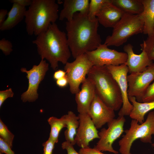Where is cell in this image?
Returning a JSON list of instances; mask_svg holds the SVG:
<instances>
[{
    "label": "cell",
    "instance_id": "obj_31",
    "mask_svg": "<svg viewBox=\"0 0 154 154\" xmlns=\"http://www.w3.org/2000/svg\"><path fill=\"white\" fill-rule=\"evenodd\" d=\"M14 93L11 88H10L5 90L0 91V107L1 108L4 101L9 98L13 96Z\"/></svg>",
    "mask_w": 154,
    "mask_h": 154
},
{
    "label": "cell",
    "instance_id": "obj_4",
    "mask_svg": "<svg viewBox=\"0 0 154 154\" xmlns=\"http://www.w3.org/2000/svg\"><path fill=\"white\" fill-rule=\"evenodd\" d=\"M94 84L96 94L115 111L122 106L121 94L117 83L106 66H94L87 75Z\"/></svg>",
    "mask_w": 154,
    "mask_h": 154
},
{
    "label": "cell",
    "instance_id": "obj_19",
    "mask_svg": "<svg viewBox=\"0 0 154 154\" xmlns=\"http://www.w3.org/2000/svg\"><path fill=\"white\" fill-rule=\"evenodd\" d=\"M26 11L25 7L15 3L7 14V17L2 24L0 25V30L4 31L10 30L18 25L25 17Z\"/></svg>",
    "mask_w": 154,
    "mask_h": 154
},
{
    "label": "cell",
    "instance_id": "obj_26",
    "mask_svg": "<svg viewBox=\"0 0 154 154\" xmlns=\"http://www.w3.org/2000/svg\"><path fill=\"white\" fill-rule=\"evenodd\" d=\"M109 0H91L90 1L88 15L90 19H94L96 17L98 12L103 5Z\"/></svg>",
    "mask_w": 154,
    "mask_h": 154
},
{
    "label": "cell",
    "instance_id": "obj_39",
    "mask_svg": "<svg viewBox=\"0 0 154 154\" xmlns=\"http://www.w3.org/2000/svg\"><path fill=\"white\" fill-rule=\"evenodd\" d=\"M151 145L154 148V142L151 144Z\"/></svg>",
    "mask_w": 154,
    "mask_h": 154
},
{
    "label": "cell",
    "instance_id": "obj_24",
    "mask_svg": "<svg viewBox=\"0 0 154 154\" xmlns=\"http://www.w3.org/2000/svg\"><path fill=\"white\" fill-rule=\"evenodd\" d=\"M50 126V131L49 138L53 140L56 143L58 142L59 133L64 128L66 127L64 115L60 118L52 116L47 120Z\"/></svg>",
    "mask_w": 154,
    "mask_h": 154
},
{
    "label": "cell",
    "instance_id": "obj_38",
    "mask_svg": "<svg viewBox=\"0 0 154 154\" xmlns=\"http://www.w3.org/2000/svg\"><path fill=\"white\" fill-rule=\"evenodd\" d=\"M8 11L7 9H1L0 10V25H1L5 20L6 15H7Z\"/></svg>",
    "mask_w": 154,
    "mask_h": 154
},
{
    "label": "cell",
    "instance_id": "obj_29",
    "mask_svg": "<svg viewBox=\"0 0 154 154\" xmlns=\"http://www.w3.org/2000/svg\"><path fill=\"white\" fill-rule=\"evenodd\" d=\"M154 101V82L146 90L142 99V102Z\"/></svg>",
    "mask_w": 154,
    "mask_h": 154
},
{
    "label": "cell",
    "instance_id": "obj_9",
    "mask_svg": "<svg viewBox=\"0 0 154 154\" xmlns=\"http://www.w3.org/2000/svg\"><path fill=\"white\" fill-rule=\"evenodd\" d=\"M86 54L94 66H118L125 63L127 59L126 53L109 48L104 43Z\"/></svg>",
    "mask_w": 154,
    "mask_h": 154
},
{
    "label": "cell",
    "instance_id": "obj_41",
    "mask_svg": "<svg viewBox=\"0 0 154 154\" xmlns=\"http://www.w3.org/2000/svg\"></svg>",
    "mask_w": 154,
    "mask_h": 154
},
{
    "label": "cell",
    "instance_id": "obj_16",
    "mask_svg": "<svg viewBox=\"0 0 154 154\" xmlns=\"http://www.w3.org/2000/svg\"><path fill=\"white\" fill-rule=\"evenodd\" d=\"M133 48V46L130 44L125 45L123 47L124 52L127 55L125 64L130 74L142 72L152 63L145 50H142L140 54H137L134 52Z\"/></svg>",
    "mask_w": 154,
    "mask_h": 154
},
{
    "label": "cell",
    "instance_id": "obj_25",
    "mask_svg": "<svg viewBox=\"0 0 154 154\" xmlns=\"http://www.w3.org/2000/svg\"><path fill=\"white\" fill-rule=\"evenodd\" d=\"M140 46L141 50L147 52L149 59L152 61H154V33L148 36Z\"/></svg>",
    "mask_w": 154,
    "mask_h": 154
},
{
    "label": "cell",
    "instance_id": "obj_28",
    "mask_svg": "<svg viewBox=\"0 0 154 154\" xmlns=\"http://www.w3.org/2000/svg\"><path fill=\"white\" fill-rule=\"evenodd\" d=\"M13 45L9 40L5 38L0 40V49L6 56L10 54L13 51Z\"/></svg>",
    "mask_w": 154,
    "mask_h": 154
},
{
    "label": "cell",
    "instance_id": "obj_13",
    "mask_svg": "<svg viewBox=\"0 0 154 154\" xmlns=\"http://www.w3.org/2000/svg\"><path fill=\"white\" fill-rule=\"evenodd\" d=\"M79 125L75 137L76 144L81 148L89 146L90 142L100 138L99 132L88 114H79Z\"/></svg>",
    "mask_w": 154,
    "mask_h": 154
},
{
    "label": "cell",
    "instance_id": "obj_6",
    "mask_svg": "<svg viewBox=\"0 0 154 154\" xmlns=\"http://www.w3.org/2000/svg\"><path fill=\"white\" fill-rule=\"evenodd\" d=\"M144 22L140 15L125 13L113 28L112 34L107 37L104 44L108 46H119L131 37L143 33Z\"/></svg>",
    "mask_w": 154,
    "mask_h": 154
},
{
    "label": "cell",
    "instance_id": "obj_23",
    "mask_svg": "<svg viewBox=\"0 0 154 154\" xmlns=\"http://www.w3.org/2000/svg\"><path fill=\"white\" fill-rule=\"evenodd\" d=\"M112 3L126 13L139 15L143 10L142 0H112Z\"/></svg>",
    "mask_w": 154,
    "mask_h": 154
},
{
    "label": "cell",
    "instance_id": "obj_37",
    "mask_svg": "<svg viewBox=\"0 0 154 154\" xmlns=\"http://www.w3.org/2000/svg\"><path fill=\"white\" fill-rule=\"evenodd\" d=\"M66 75V72L65 71L59 69L54 72L53 78L54 80H56L65 77Z\"/></svg>",
    "mask_w": 154,
    "mask_h": 154
},
{
    "label": "cell",
    "instance_id": "obj_14",
    "mask_svg": "<svg viewBox=\"0 0 154 154\" xmlns=\"http://www.w3.org/2000/svg\"><path fill=\"white\" fill-rule=\"evenodd\" d=\"M114 111L107 106L96 94L88 114L96 128L99 129L115 119Z\"/></svg>",
    "mask_w": 154,
    "mask_h": 154
},
{
    "label": "cell",
    "instance_id": "obj_20",
    "mask_svg": "<svg viewBox=\"0 0 154 154\" xmlns=\"http://www.w3.org/2000/svg\"><path fill=\"white\" fill-rule=\"evenodd\" d=\"M128 98L133 106L129 117L137 121L139 123H142L144 121L146 114L154 109V101L141 102L137 101L134 97L128 96Z\"/></svg>",
    "mask_w": 154,
    "mask_h": 154
},
{
    "label": "cell",
    "instance_id": "obj_21",
    "mask_svg": "<svg viewBox=\"0 0 154 154\" xmlns=\"http://www.w3.org/2000/svg\"><path fill=\"white\" fill-rule=\"evenodd\" d=\"M143 10L140 14L144 22L143 33L149 36L154 33V0H142Z\"/></svg>",
    "mask_w": 154,
    "mask_h": 154
},
{
    "label": "cell",
    "instance_id": "obj_1",
    "mask_svg": "<svg viewBox=\"0 0 154 154\" xmlns=\"http://www.w3.org/2000/svg\"><path fill=\"white\" fill-rule=\"evenodd\" d=\"M97 17L90 19L88 14L75 13L72 19L66 23L68 44L73 58L96 49L101 44L98 32Z\"/></svg>",
    "mask_w": 154,
    "mask_h": 154
},
{
    "label": "cell",
    "instance_id": "obj_2",
    "mask_svg": "<svg viewBox=\"0 0 154 154\" xmlns=\"http://www.w3.org/2000/svg\"><path fill=\"white\" fill-rule=\"evenodd\" d=\"M32 43L36 45L41 59L47 60L54 70L58 68L59 62L65 64L70 56L66 34L55 23L51 24L47 30L37 36Z\"/></svg>",
    "mask_w": 154,
    "mask_h": 154
},
{
    "label": "cell",
    "instance_id": "obj_15",
    "mask_svg": "<svg viewBox=\"0 0 154 154\" xmlns=\"http://www.w3.org/2000/svg\"><path fill=\"white\" fill-rule=\"evenodd\" d=\"M82 84L81 89L75 94L77 110L79 114H88L96 94L95 87L92 81L88 77Z\"/></svg>",
    "mask_w": 154,
    "mask_h": 154
},
{
    "label": "cell",
    "instance_id": "obj_27",
    "mask_svg": "<svg viewBox=\"0 0 154 154\" xmlns=\"http://www.w3.org/2000/svg\"><path fill=\"white\" fill-rule=\"evenodd\" d=\"M14 135L8 129L7 126L0 119V138L4 141L12 148Z\"/></svg>",
    "mask_w": 154,
    "mask_h": 154
},
{
    "label": "cell",
    "instance_id": "obj_11",
    "mask_svg": "<svg viewBox=\"0 0 154 154\" xmlns=\"http://www.w3.org/2000/svg\"><path fill=\"white\" fill-rule=\"evenodd\" d=\"M48 69V64L45 60L42 59L38 65H34L29 70L25 68H21V72L27 74L26 77L29 80L28 89L21 95V99L23 102H33L38 99L37 91L39 85Z\"/></svg>",
    "mask_w": 154,
    "mask_h": 154
},
{
    "label": "cell",
    "instance_id": "obj_34",
    "mask_svg": "<svg viewBox=\"0 0 154 154\" xmlns=\"http://www.w3.org/2000/svg\"><path fill=\"white\" fill-rule=\"evenodd\" d=\"M78 152L80 154H105L94 148H92L89 146L84 148H81Z\"/></svg>",
    "mask_w": 154,
    "mask_h": 154
},
{
    "label": "cell",
    "instance_id": "obj_22",
    "mask_svg": "<svg viewBox=\"0 0 154 154\" xmlns=\"http://www.w3.org/2000/svg\"><path fill=\"white\" fill-rule=\"evenodd\" d=\"M67 129L64 132L66 141L74 145L76 144L75 137L79 125V117L72 111H68L64 115Z\"/></svg>",
    "mask_w": 154,
    "mask_h": 154
},
{
    "label": "cell",
    "instance_id": "obj_33",
    "mask_svg": "<svg viewBox=\"0 0 154 154\" xmlns=\"http://www.w3.org/2000/svg\"><path fill=\"white\" fill-rule=\"evenodd\" d=\"M61 147L62 149L66 150L67 154H80L76 151L73 145L68 141H66L63 142L62 143Z\"/></svg>",
    "mask_w": 154,
    "mask_h": 154
},
{
    "label": "cell",
    "instance_id": "obj_8",
    "mask_svg": "<svg viewBox=\"0 0 154 154\" xmlns=\"http://www.w3.org/2000/svg\"><path fill=\"white\" fill-rule=\"evenodd\" d=\"M125 121L124 116H118L108 123L107 128H103L99 132V140L94 148L102 152L108 151L118 154V152L114 149L112 145L124 132Z\"/></svg>",
    "mask_w": 154,
    "mask_h": 154
},
{
    "label": "cell",
    "instance_id": "obj_5",
    "mask_svg": "<svg viewBox=\"0 0 154 154\" xmlns=\"http://www.w3.org/2000/svg\"><path fill=\"white\" fill-rule=\"evenodd\" d=\"M124 132L125 134L118 142L121 154H131L132 145L137 139L143 143L152 144V135H154V111L150 112L145 120L140 124L132 119L130 127Z\"/></svg>",
    "mask_w": 154,
    "mask_h": 154
},
{
    "label": "cell",
    "instance_id": "obj_18",
    "mask_svg": "<svg viewBox=\"0 0 154 154\" xmlns=\"http://www.w3.org/2000/svg\"><path fill=\"white\" fill-rule=\"evenodd\" d=\"M90 2L89 0H64L59 19L63 21L65 19L67 21H70L72 19L74 15L77 12L88 14Z\"/></svg>",
    "mask_w": 154,
    "mask_h": 154
},
{
    "label": "cell",
    "instance_id": "obj_36",
    "mask_svg": "<svg viewBox=\"0 0 154 154\" xmlns=\"http://www.w3.org/2000/svg\"><path fill=\"white\" fill-rule=\"evenodd\" d=\"M33 0H10L9 1L12 3H15L21 6L25 7L30 5Z\"/></svg>",
    "mask_w": 154,
    "mask_h": 154
},
{
    "label": "cell",
    "instance_id": "obj_35",
    "mask_svg": "<svg viewBox=\"0 0 154 154\" xmlns=\"http://www.w3.org/2000/svg\"><path fill=\"white\" fill-rule=\"evenodd\" d=\"M57 85L61 88H64L69 84L68 79L66 76L65 77L56 80Z\"/></svg>",
    "mask_w": 154,
    "mask_h": 154
},
{
    "label": "cell",
    "instance_id": "obj_32",
    "mask_svg": "<svg viewBox=\"0 0 154 154\" xmlns=\"http://www.w3.org/2000/svg\"><path fill=\"white\" fill-rule=\"evenodd\" d=\"M11 149L6 142L0 138V152L6 154H15Z\"/></svg>",
    "mask_w": 154,
    "mask_h": 154
},
{
    "label": "cell",
    "instance_id": "obj_30",
    "mask_svg": "<svg viewBox=\"0 0 154 154\" xmlns=\"http://www.w3.org/2000/svg\"><path fill=\"white\" fill-rule=\"evenodd\" d=\"M56 143L50 138L42 144L43 147V154H53V150Z\"/></svg>",
    "mask_w": 154,
    "mask_h": 154
},
{
    "label": "cell",
    "instance_id": "obj_12",
    "mask_svg": "<svg viewBox=\"0 0 154 154\" xmlns=\"http://www.w3.org/2000/svg\"><path fill=\"white\" fill-rule=\"evenodd\" d=\"M105 66L117 82L121 92L123 104L118 113V116H129L133 106L129 100L128 94V67L125 63L117 66Z\"/></svg>",
    "mask_w": 154,
    "mask_h": 154
},
{
    "label": "cell",
    "instance_id": "obj_3",
    "mask_svg": "<svg viewBox=\"0 0 154 154\" xmlns=\"http://www.w3.org/2000/svg\"><path fill=\"white\" fill-rule=\"evenodd\" d=\"M58 8L55 0H33L25 14L28 35L37 36L46 31L50 25L59 18Z\"/></svg>",
    "mask_w": 154,
    "mask_h": 154
},
{
    "label": "cell",
    "instance_id": "obj_17",
    "mask_svg": "<svg viewBox=\"0 0 154 154\" xmlns=\"http://www.w3.org/2000/svg\"><path fill=\"white\" fill-rule=\"evenodd\" d=\"M125 13L114 5L112 0L104 4L96 15L99 23L106 28H113Z\"/></svg>",
    "mask_w": 154,
    "mask_h": 154
},
{
    "label": "cell",
    "instance_id": "obj_7",
    "mask_svg": "<svg viewBox=\"0 0 154 154\" xmlns=\"http://www.w3.org/2000/svg\"><path fill=\"white\" fill-rule=\"evenodd\" d=\"M94 66L85 53L75 59L72 62H67L64 67L69 82L70 91L76 94L80 90L79 86L86 80V76Z\"/></svg>",
    "mask_w": 154,
    "mask_h": 154
},
{
    "label": "cell",
    "instance_id": "obj_10",
    "mask_svg": "<svg viewBox=\"0 0 154 154\" xmlns=\"http://www.w3.org/2000/svg\"><path fill=\"white\" fill-rule=\"evenodd\" d=\"M127 79L128 96L134 97L137 101L142 102L146 90L154 80V63H151L142 72L130 74Z\"/></svg>",
    "mask_w": 154,
    "mask_h": 154
},
{
    "label": "cell",
    "instance_id": "obj_40",
    "mask_svg": "<svg viewBox=\"0 0 154 154\" xmlns=\"http://www.w3.org/2000/svg\"><path fill=\"white\" fill-rule=\"evenodd\" d=\"M0 154H3V153L1 152H0Z\"/></svg>",
    "mask_w": 154,
    "mask_h": 154
}]
</instances>
